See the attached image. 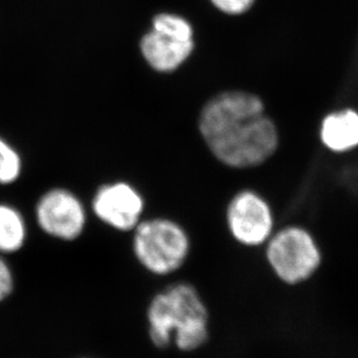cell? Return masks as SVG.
<instances>
[{
	"label": "cell",
	"instance_id": "9",
	"mask_svg": "<svg viewBox=\"0 0 358 358\" xmlns=\"http://www.w3.org/2000/svg\"><path fill=\"white\" fill-rule=\"evenodd\" d=\"M321 141L333 152L358 148V113L347 109L328 115L321 127Z\"/></svg>",
	"mask_w": 358,
	"mask_h": 358
},
{
	"label": "cell",
	"instance_id": "12",
	"mask_svg": "<svg viewBox=\"0 0 358 358\" xmlns=\"http://www.w3.org/2000/svg\"><path fill=\"white\" fill-rule=\"evenodd\" d=\"M17 287V276L8 257L0 254V304L13 296Z\"/></svg>",
	"mask_w": 358,
	"mask_h": 358
},
{
	"label": "cell",
	"instance_id": "2",
	"mask_svg": "<svg viewBox=\"0 0 358 358\" xmlns=\"http://www.w3.org/2000/svg\"><path fill=\"white\" fill-rule=\"evenodd\" d=\"M146 331L157 349L176 347L183 352L202 348L210 340V312L194 284H169L146 306Z\"/></svg>",
	"mask_w": 358,
	"mask_h": 358
},
{
	"label": "cell",
	"instance_id": "5",
	"mask_svg": "<svg viewBox=\"0 0 358 358\" xmlns=\"http://www.w3.org/2000/svg\"><path fill=\"white\" fill-rule=\"evenodd\" d=\"M36 227L45 237L71 243L87 230L90 208L78 194L66 187L44 190L34 204Z\"/></svg>",
	"mask_w": 358,
	"mask_h": 358
},
{
	"label": "cell",
	"instance_id": "3",
	"mask_svg": "<svg viewBox=\"0 0 358 358\" xmlns=\"http://www.w3.org/2000/svg\"><path fill=\"white\" fill-rule=\"evenodd\" d=\"M130 234L134 259L152 276L166 278L176 274L189 259V234L173 218L145 217Z\"/></svg>",
	"mask_w": 358,
	"mask_h": 358
},
{
	"label": "cell",
	"instance_id": "7",
	"mask_svg": "<svg viewBox=\"0 0 358 358\" xmlns=\"http://www.w3.org/2000/svg\"><path fill=\"white\" fill-rule=\"evenodd\" d=\"M225 222L232 239L247 248L264 246L275 232L271 204L253 189L234 194L227 203Z\"/></svg>",
	"mask_w": 358,
	"mask_h": 358
},
{
	"label": "cell",
	"instance_id": "6",
	"mask_svg": "<svg viewBox=\"0 0 358 358\" xmlns=\"http://www.w3.org/2000/svg\"><path fill=\"white\" fill-rule=\"evenodd\" d=\"M90 213L99 223L119 234H131L145 218L146 199L128 181H109L95 189Z\"/></svg>",
	"mask_w": 358,
	"mask_h": 358
},
{
	"label": "cell",
	"instance_id": "14",
	"mask_svg": "<svg viewBox=\"0 0 358 358\" xmlns=\"http://www.w3.org/2000/svg\"><path fill=\"white\" fill-rule=\"evenodd\" d=\"M81 358H91V357H81Z\"/></svg>",
	"mask_w": 358,
	"mask_h": 358
},
{
	"label": "cell",
	"instance_id": "11",
	"mask_svg": "<svg viewBox=\"0 0 358 358\" xmlns=\"http://www.w3.org/2000/svg\"><path fill=\"white\" fill-rule=\"evenodd\" d=\"M24 172V162L20 153L0 137V186L8 187L20 180Z\"/></svg>",
	"mask_w": 358,
	"mask_h": 358
},
{
	"label": "cell",
	"instance_id": "1",
	"mask_svg": "<svg viewBox=\"0 0 358 358\" xmlns=\"http://www.w3.org/2000/svg\"><path fill=\"white\" fill-rule=\"evenodd\" d=\"M199 131L213 157L231 169L257 167L278 146V130L260 99L245 92H227L208 102Z\"/></svg>",
	"mask_w": 358,
	"mask_h": 358
},
{
	"label": "cell",
	"instance_id": "13",
	"mask_svg": "<svg viewBox=\"0 0 358 358\" xmlns=\"http://www.w3.org/2000/svg\"><path fill=\"white\" fill-rule=\"evenodd\" d=\"M213 5L227 14H241L246 12L254 0H211Z\"/></svg>",
	"mask_w": 358,
	"mask_h": 358
},
{
	"label": "cell",
	"instance_id": "10",
	"mask_svg": "<svg viewBox=\"0 0 358 358\" xmlns=\"http://www.w3.org/2000/svg\"><path fill=\"white\" fill-rule=\"evenodd\" d=\"M29 224L24 213L12 203L0 202V254L20 253L29 240Z\"/></svg>",
	"mask_w": 358,
	"mask_h": 358
},
{
	"label": "cell",
	"instance_id": "8",
	"mask_svg": "<svg viewBox=\"0 0 358 358\" xmlns=\"http://www.w3.org/2000/svg\"><path fill=\"white\" fill-rule=\"evenodd\" d=\"M193 29L183 17L160 14L153 20V29L141 42L146 62L158 71L176 70L193 51Z\"/></svg>",
	"mask_w": 358,
	"mask_h": 358
},
{
	"label": "cell",
	"instance_id": "4",
	"mask_svg": "<svg viewBox=\"0 0 358 358\" xmlns=\"http://www.w3.org/2000/svg\"><path fill=\"white\" fill-rule=\"evenodd\" d=\"M264 248L273 274L287 285H299L311 280L322 264L318 241L311 231L301 225L275 230Z\"/></svg>",
	"mask_w": 358,
	"mask_h": 358
}]
</instances>
